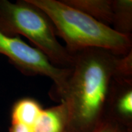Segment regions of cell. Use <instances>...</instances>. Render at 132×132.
Wrapping results in <instances>:
<instances>
[{"mask_svg":"<svg viewBox=\"0 0 132 132\" xmlns=\"http://www.w3.org/2000/svg\"><path fill=\"white\" fill-rule=\"evenodd\" d=\"M72 54V71L59 101L67 108L69 132H93L105 118L120 56L97 48Z\"/></svg>","mask_w":132,"mask_h":132,"instance_id":"1","label":"cell"},{"mask_svg":"<svg viewBox=\"0 0 132 132\" xmlns=\"http://www.w3.org/2000/svg\"><path fill=\"white\" fill-rule=\"evenodd\" d=\"M42 9L53 24L57 36L71 54L90 48H102L119 56L132 50L131 36L116 32L62 0H29Z\"/></svg>","mask_w":132,"mask_h":132,"instance_id":"2","label":"cell"},{"mask_svg":"<svg viewBox=\"0 0 132 132\" xmlns=\"http://www.w3.org/2000/svg\"><path fill=\"white\" fill-rule=\"evenodd\" d=\"M0 31L9 36L26 37L57 67L73 65V55L59 42L51 20L29 0H0Z\"/></svg>","mask_w":132,"mask_h":132,"instance_id":"3","label":"cell"},{"mask_svg":"<svg viewBox=\"0 0 132 132\" xmlns=\"http://www.w3.org/2000/svg\"><path fill=\"white\" fill-rule=\"evenodd\" d=\"M0 54L6 56L23 73L48 77L54 82L50 97L58 100L65 88L72 68L54 65L37 48L31 47L20 36H9L0 31Z\"/></svg>","mask_w":132,"mask_h":132,"instance_id":"4","label":"cell"},{"mask_svg":"<svg viewBox=\"0 0 132 132\" xmlns=\"http://www.w3.org/2000/svg\"><path fill=\"white\" fill-rule=\"evenodd\" d=\"M105 118L124 128H132V79L114 78Z\"/></svg>","mask_w":132,"mask_h":132,"instance_id":"5","label":"cell"},{"mask_svg":"<svg viewBox=\"0 0 132 132\" xmlns=\"http://www.w3.org/2000/svg\"><path fill=\"white\" fill-rule=\"evenodd\" d=\"M34 132H69L68 113L65 105L44 109L34 127Z\"/></svg>","mask_w":132,"mask_h":132,"instance_id":"6","label":"cell"},{"mask_svg":"<svg viewBox=\"0 0 132 132\" xmlns=\"http://www.w3.org/2000/svg\"><path fill=\"white\" fill-rule=\"evenodd\" d=\"M99 22L111 27L113 22V0H62Z\"/></svg>","mask_w":132,"mask_h":132,"instance_id":"7","label":"cell"},{"mask_svg":"<svg viewBox=\"0 0 132 132\" xmlns=\"http://www.w3.org/2000/svg\"><path fill=\"white\" fill-rule=\"evenodd\" d=\"M44 110L36 99L24 97L16 100L11 110V122L20 123L34 127Z\"/></svg>","mask_w":132,"mask_h":132,"instance_id":"8","label":"cell"},{"mask_svg":"<svg viewBox=\"0 0 132 132\" xmlns=\"http://www.w3.org/2000/svg\"><path fill=\"white\" fill-rule=\"evenodd\" d=\"M113 17L111 28L120 34L131 36V0H113Z\"/></svg>","mask_w":132,"mask_h":132,"instance_id":"9","label":"cell"},{"mask_svg":"<svg viewBox=\"0 0 132 132\" xmlns=\"http://www.w3.org/2000/svg\"><path fill=\"white\" fill-rule=\"evenodd\" d=\"M127 129L128 128L120 126L113 120L105 118L99 123L93 132H126Z\"/></svg>","mask_w":132,"mask_h":132,"instance_id":"10","label":"cell"},{"mask_svg":"<svg viewBox=\"0 0 132 132\" xmlns=\"http://www.w3.org/2000/svg\"><path fill=\"white\" fill-rule=\"evenodd\" d=\"M9 132H34V127L20 123L11 122Z\"/></svg>","mask_w":132,"mask_h":132,"instance_id":"11","label":"cell"},{"mask_svg":"<svg viewBox=\"0 0 132 132\" xmlns=\"http://www.w3.org/2000/svg\"><path fill=\"white\" fill-rule=\"evenodd\" d=\"M126 132H132V128H128V129L126 130Z\"/></svg>","mask_w":132,"mask_h":132,"instance_id":"12","label":"cell"}]
</instances>
